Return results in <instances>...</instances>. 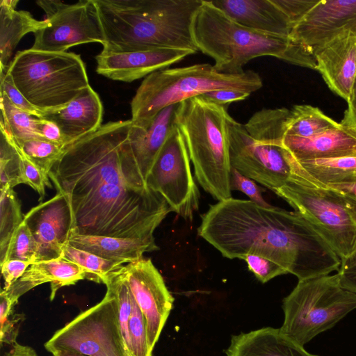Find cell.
Wrapping results in <instances>:
<instances>
[{
    "label": "cell",
    "instance_id": "cell-31",
    "mask_svg": "<svg viewBox=\"0 0 356 356\" xmlns=\"http://www.w3.org/2000/svg\"><path fill=\"white\" fill-rule=\"evenodd\" d=\"M21 204L13 188H1L0 264L3 262L15 232L24 220Z\"/></svg>",
    "mask_w": 356,
    "mask_h": 356
},
{
    "label": "cell",
    "instance_id": "cell-37",
    "mask_svg": "<svg viewBox=\"0 0 356 356\" xmlns=\"http://www.w3.org/2000/svg\"><path fill=\"white\" fill-rule=\"evenodd\" d=\"M15 148L20 156L24 184L34 189L39 194L40 200L42 201L45 196L46 186L51 187L49 175L33 164L16 147Z\"/></svg>",
    "mask_w": 356,
    "mask_h": 356
},
{
    "label": "cell",
    "instance_id": "cell-11",
    "mask_svg": "<svg viewBox=\"0 0 356 356\" xmlns=\"http://www.w3.org/2000/svg\"><path fill=\"white\" fill-rule=\"evenodd\" d=\"M49 352L65 350L86 356H125L115 296L107 288L104 298L57 330L44 343Z\"/></svg>",
    "mask_w": 356,
    "mask_h": 356
},
{
    "label": "cell",
    "instance_id": "cell-35",
    "mask_svg": "<svg viewBox=\"0 0 356 356\" xmlns=\"http://www.w3.org/2000/svg\"><path fill=\"white\" fill-rule=\"evenodd\" d=\"M129 352L133 356H152L149 348L145 316L135 299L128 323Z\"/></svg>",
    "mask_w": 356,
    "mask_h": 356
},
{
    "label": "cell",
    "instance_id": "cell-32",
    "mask_svg": "<svg viewBox=\"0 0 356 356\" xmlns=\"http://www.w3.org/2000/svg\"><path fill=\"white\" fill-rule=\"evenodd\" d=\"M9 138L29 161L48 175L66 147L40 138L20 140Z\"/></svg>",
    "mask_w": 356,
    "mask_h": 356
},
{
    "label": "cell",
    "instance_id": "cell-2",
    "mask_svg": "<svg viewBox=\"0 0 356 356\" xmlns=\"http://www.w3.org/2000/svg\"><path fill=\"white\" fill-rule=\"evenodd\" d=\"M198 235L228 259L246 254L266 257L298 280L338 271L341 259L297 211L250 200L229 199L202 216Z\"/></svg>",
    "mask_w": 356,
    "mask_h": 356
},
{
    "label": "cell",
    "instance_id": "cell-30",
    "mask_svg": "<svg viewBox=\"0 0 356 356\" xmlns=\"http://www.w3.org/2000/svg\"><path fill=\"white\" fill-rule=\"evenodd\" d=\"M62 259L81 267L86 272V279L103 284L111 273L119 270L124 264L122 261L104 259L68 243L63 248Z\"/></svg>",
    "mask_w": 356,
    "mask_h": 356
},
{
    "label": "cell",
    "instance_id": "cell-49",
    "mask_svg": "<svg viewBox=\"0 0 356 356\" xmlns=\"http://www.w3.org/2000/svg\"><path fill=\"white\" fill-rule=\"evenodd\" d=\"M50 353L52 354V356H86L74 352L60 349L51 350Z\"/></svg>",
    "mask_w": 356,
    "mask_h": 356
},
{
    "label": "cell",
    "instance_id": "cell-26",
    "mask_svg": "<svg viewBox=\"0 0 356 356\" xmlns=\"http://www.w3.org/2000/svg\"><path fill=\"white\" fill-rule=\"evenodd\" d=\"M18 0L0 2V72H5L20 40L27 33H35L47 26V19H35L26 10H17Z\"/></svg>",
    "mask_w": 356,
    "mask_h": 356
},
{
    "label": "cell",
    "instance_id": "cell-15",
    "mask_svg": "<svg viewBox=\"0 0 356 356\" xmlns=\"http://www.w3.org/2000/svg\"><path fill=\"white\" fill-rule=\"evenodd\" d=\"M346 31L356 33V0H319L293 26L289 37L313 54Z\"/></svg>",
    "mask_w": 356,
    "mask_h": 356
},
{
    "label": "cell",
    "instance_id": "cell-18",
    "mask_svg": "<svg viewBox=\"0 0 356 356\" xmlns=\"http://www.w3.org/2000/svg\"><path fill=\"white\" fill-rule=\"evenodd\" d=\"M313 55L316 70L330 89L347 102L356 77V33L346 31Z\"/></svg>",
    "mask_w": 356,
    "mask_h": 356
},
{
    "label": "cell",
    "instance_id": "cell-13",
    "mask_svg": "<svg viewBox=\"0 0 356 356\" xmlns=\"http://www.w3.org/2000/svg\"><path fill=\"white\" fill-rule=\"evenodd\" d=\"M172 211L191 220L199 207V191L192 176L184 138L177 125L160 150L146 180Z\"/></svg>",
    "mask_w": 356,
    "mask_h": 356
},
{
    "label": "cell",
    "instance_id": "cell-46",
    "mask_svg": "<svg viewBox=\"0 0 356 356\" xmlns=\"http://www.w3.org/2000/svg\"><path fill=\"white\" fill-rule=\"evenodd\" d=\"M24 319L23 314L13 312L5 320L0 321V341L12 346L17 343L16 338L22 321Z\"/></svg>",
    "mask_w": 356,
    "mask_h": 356
},
{
    "label": "cell",
    "instance_id": "cell-24",
    "mask_svg": "<svg viewBox=\"0 0 356 356\" xmlns=\"http://www.w3.org/2000/svg\"><path fill=\"white\" fill-rule=\"evenodd\" d=\"M227 356H316L284 335L280 328L265 327L233 335Z\"/></svg>",
    "mask_w": 356,
    "mask_h": 356
},
{
    "label": "cell",
    "instance_id": "cell-6",
    "mask_svg": "<svg viewBox=\"0 0 356 356\" xmlns=\"http://www.w3.org/2000/svg\"><path fill=\"white\" fill-rule=\"evenodd\" d=\"M289 115L284 107L263 108L243 124L228 114L232 168L272 191L284 186L293 173L289 153L282 144Z\"/></svg>",
    "mask_w": 356,
    "mask_h": 356
},
{
    "label": "cell",
    "instance_id": "cell-27",
    "mask_svg": "<svg viewBox=\"0 0 356 356\" xmlns=\"http://www.w3.org/2000/svg\"><path fill=\"white\" fill-rule=\"evenodd\" d=\"M293 171L320 186L356 181V156L296 161Z\"/></svg>",
    "mask_w": 356,
    "mask_h": 356
},
{
    "label": "cell",
    "instance_id": "cell-21",
    "mask_svg": "<svg viewBox=\"0 0 356 356\" xmlns=\"http://www.w3.org/2000/svg\"><path fill=\"white\" fill-rule=\"evenodd\" d=\"M282 144L296 161L356 156V131L339 123L311 138L284 135Z\"/></svg>",
    "mask_w": 356,
    "mask_h": 356
},
{
    "label": "cell",
    "instance_id": "cell-38",
    "mask_svg": "<svg viewBox=\"0 0 356 356\" xmlns=\"http://www.w3.org/2000/svg\"><path fill=\"white\" fill-rule=\"evenodd\" d=\"M0 90L18 108L37 118H42L44 113L33 106L15 86L10 76L5 71L0 72Z\"/></svg>",
    "mask_w": 356,
    "mask_h": 356
},
{
    "label": "cell",
    "instance_id": "cell-16",
    "mask_svg": "<svg viewBox=\"0 0 356 356\" xmlns=\"http://www.w3.org/2000/svg\"><path fill=\"white\" fill-rule=\"evenodd\" d=\"M24 220L36 245L35 262L60 259L73 227V217L67 197L57 193L51 199L33 207Z\"/></svg>",
    "mask_w": 356,
    "mask_h": 356
},
{
    "label": "cell",
    "instance_id": "cell-25",
    "mask_svg": "<svg viewBox=\"0 0 356 356\" xmlns=\"http://www.w3.org/2000/svg\"><path fill=\"white\" fill-rule=\"evenodd\" d=\"M67 243L106 259L128 264L143 257L147 252L158 250L155 240L85 236L71 233Z\"/></svg>",
    "mask_w": 356,
    "mask_h": 356
},
{
    "label": "cell",
    "instance_id": "cell-10",
    "mask_svg": "<svg viewBox=\"0 0 356 356\" xmlns=\"http://www.w3.org/2000/svg\"><path fill=\"white\" fill-rule=\"evenodd\" d=\"M273 191L309 222L341 260L356 249V224L330 190L293 171L288 181Z\"/></svg>",
    "mask_w": 356,
    "mask_h": 356
},
{
    "label": "cell",
    "instance_id": "cell-47",
    "mask_svg": "<svg viewBox=\"0 0 356 356\" xmlns=\"http://www.w3.org/2000/svg\"><path fill=\"white\" fill-rule=\"evenodd\" d=\"M347 102L348 108L344 112L343 118L340 124L356 131V77Z\"/></svg>",
    "mask_w": 356,
    "mask_h": 356
},
{
    "label": "cell",
    "instance_id": "cell-33",
    "mask_svg": "<svg viewBox=\"0 0 356 356\" xmlns=\"http://www.w3.org/2000/svg\"><path fill=\"white\" fill-rule=\"evenodd\" d=\"M24 184L21 159L15 145L5 132L1 130L0 186L1 188Z\"/></svg>",
    "mask_w": 356,
    "mask_h": 356
},
{
    "label": "cell",
    "instance_id": "cell-8",
    "mask_svg": "<svg viewBox=\"0 0 356 356\" xmlns=\"http://www.w3.org/2000/svg\"><path fill=\"white\" fill-rule=\"evenodd\" d=\"M6 72L26 99L44 113L64 108L90 86L83 60L73 52L20 51Z\"/></svg>",
    "mask_w": 356,
    "mask_h": 356
},
{
    "label": "cell",
    "instance_id": "cell-9",
    "mask_svg": "<svg viewBox=\"0 0 356 356\" xmlns=\"http://www.w3.org/2000/svg\"><path fill=\"white\" fill-rule=\"evenodd\" d=\"M355 309L356 293L343 289L337 274L298 280L283 299L284 318L280 328L304 347Z\"/></svg>",
    "mask_w": 356,
    "mask_h": 356
},
{
    "label": "cell",
    "instance_id": "cell-39",
    "mask_svg": "<svg viewBox=\"0 0 356 356\" xmlns=\"http://www.w3.org/2000/svg\"><path fill=\"white\" fill-rule=\"evenodd\" d=\"M230 186L232 191L236 190L243 193L250 198L249 200L259 206L264 207L272 206L264 199L260 188L254 180L241 175L232 168L231 170Z\"/></svg>",
    "mask_w": 356,
    "mask_h": 356
},
{
    "label": "cell",
    "instance_id": "cell-7",
    "mask_svg": "<svg viewBox=\"0 0 356 356\" xmlns=\"http://www.w3.org/2000/svg\"><path fill=\"white\" fill-rule=\"evenodd\" d=\"M262 86L260 76L252 70L229 74L209 63L163 69L142 81L131 102V120L133 124L145 127L164 108L206 92L232 88L252 93Z\"/></svg>",
    "mask_w": 356,
    "mask_h": 356
},
{
    "label": "cell",
    "instance_id": "cell-22",
    "mask_svg": "<svg viewBox=\"0 0 356 356\" xmlns=\"http://www.w3.org/2000/svg\"><path fill=\"white\" fill-rule=\"evenodd\" d=\"M179 104L164 108L145 127L131 124L129 142L145 181L160 150L176 126V111Z\"/></svg>",
    "mask_w": 356,
    "mask_h": 356
},
{
    "label": "cell",
    "instance_id": "cell-20",
    "mask_svg": "<svg viewBox=\"0 0 356 356\" xmlns=\"http://www.w3.org/2000/svg\"><path fill=\"white\" fill-rule=\"evenodd\" d=\"M103 106L98 94L89 86L64 108L45 113L54 122L67 145L97 131L102 124Z\"/></svg>",
    "mask_w": 356,
    "mask_h": 356
},
{
    "label": "cell",
    "instance_id": "cell-19",
    "mask_svg": "<svg viewBox=\"0 0 356 356\" xmlns=\"http://www.w3.org/2000/svg\"><path fill=\"white\" fill-rule=\"evenodd\" d=\"M232 19L247 28L289 36L293 26L273 0H212Z\"/></svg>",
    "mask_w": 356,
    "mask_h": 356
},
{
    "label": "cell",
    "instance_id": "cell-14",
    "mask_svg": "<svg viewBox=\"0 0 356 356\" xmlns=\"http://www.w3.org/2000/svg\"><path fill=\"white\" fill-rule=\"evenodd\" d=\"M120 271L142 311L149 348H154L172 308L174 298L150 259L123 265Z\"/></svg>",
    "mask_w": 356,
    "mask_h": 356
},
{
    "label": "cell",
    "instance_id": "cell-28",
    "mask_svg": "<svg viewBox=\"0 0 356 356\" xmlns=\"http://www.w3.org/2000/svg\"><path fill=\"white\" fill-rule=\"evenodd\" d=\"M339 123L325 115L318 108L310 105H295L290 110L285 135L311 138L335 128Z\"/></svg>",
    "mask_w": 356,
    "mask_h": 356
},
{
    "label": "cell",
    "instance_id": "cell-36",
    "mask_svg": "<svg viewBox=\"0 0 356 356\" xmlns=\"http://www.w3.org/2000/svg\"><path fill=\"white\" fill-rule=\"evenodd\" d=\"M241 259L246 262L248 269L261 283H266L277 276L288 273L276 262L259 255L246 254Z\"/></svg>",
    "mask_w": 356,
    "mask_h": 356
},
{
    "label": "cell",
    "instance_id": "cell-34",
    "mask_svg": "<svg viewBox=\"0 0 356 356\" xmlns=\"http://www.w3.org/2000/svg\"><path fill=\"white\" fill-rule=\"evenodd\" d=\"M36 254L37 245L35 238L23 220L11 238L5 258L0 264L12 259L34 263Z\"/></svg>",
    "mask_w": 356,
    "mask_h": 356
},
{
    "label": "cell",
    "instance_id": "cell-42",
    "mask_svg": "<svg viewBox=\"0 0 356 356\" xmlns=\"http://www.w3.org/2000/svg\"><path fill=\"white\" fill-rule=\"evenodd\" d=\"M337 275L343 289L356 293V249L341 260Z\"/></svg>",
    "mask_w": 356,
    "mask_h": 356
},
{
    "label": "cell",
    "instance_id": "cell-3",
    "mask_svg": "<svg viewBox=\"0 0 356 356\" xmlns=\"http://www.w3.org/2000/svg\"><path fill=\"white\" fill-rule=\"evenodd\" d=\"M105 51L177 49L198 51L193 37L203 0H95Z\"/></svg>",
    "mask_w": 356,
    "mask_h": 356
},
{
    "label": "cell",
    "instance_id": "cell-23",
    "mask_svg": "<svg viewBox=\"0 0 356 356\" xmlns=\"http://www.w3.org/2000/svg\"><path fill=\"white\" fill-rule=\"evenodd\" d=\"M83 279H86V272L81 267L60 258L33 263L8 289L3 290L17 302L18 299L31 289L49 282L50 300H53L60 288L74 284Z\"/></svg>",
    "mask_w": 356,
    "mask_h": 356
},
{
    "label": "cell",
    "instance_id": "cell-12",
    "mask_svg": "<svg viewBox=\"0 0 356 356\" xmlns=\"http://www.w3.org/2000/svg\"><path fill=\"white\" fill-rule=\"evenodd\" d=\"M49 25L35 34L33 49L65 52L72 47L105 42L98 8L95 0L65 3L55 0H39Z\"/></svg>",
    "mask_w": 356,
    "mask_h": 356
},
{
    "label": "cell",
    "instance_id": "cell-43",
    "mask_svg": "<svg viewBox=\"0 0 356 356\" xmlns=\"http://www.w3.org/2000/svg\"><path fill=\"white\" fill-rule=\"evenodd\" d=\"M250 94L245 90L223 88L206 92L199 97L212 103L225 106L232 102L243 101Z\"/></svg>",
    "mask_w": 356,
    "mask_h": 356
},
{
    "label": "cell",
    "instance_id": "cell-48",
    "mask_svg": "<svg viewBox=\"0 0 356 356\" xmlns=\"http://www.w3.org/2000/svg\"><path fill=\"white\" fill-rule=\"evenodd\" d=\"M4 356H38L35 351L30 346L15 343L13 348Z\"/></svg>",
    "mask_w": 356,
    "mask_h": 356
},
{
    "label": "cell",
    "instance_id": "cell-40",
    "mask_svg": "<svg viewBox=\"0 0 356 356\" xmlns=\"http://www.w3.org/2000/svg\"><path fill=\"white\" fill-rule=\"evenodd\" d=\"M341 201L352 220L356 224V181L329 184L325 186Z\"/></svg>",
    "mask_w": 356,
    "mask_h": 356
},
{
    "label": "cell",
    "instance_id": "cell-41",
    "mask_svg": "<svg viewBox=\"0 0 356 356\" xmlns=\"http://www.w3.org/2000/svg\"><path fill=\"white\" fill-rule=\"evenodd\" d=\"M319 0H273L294 26Z\"/></svg>",
    "mask_w": 356,
    "mask_h": 356
},
{
    "label": "cell",
    "instance_id": "cell-5",
    "mask_svg": "<svg viewBox=\"0 0 356 356\" xmlns=\"http://www.w3.org/2000/svg\"><path fill=\"white\" fill-rule=\"evenodd\" d=\"M228 114L225 106L199 96L179 103L176 111L196 179L218 202L232 197Z\"/></svg>",
    "mask_w": 356,
    "mask_h": 356
},
{
    "label": "cell",
    "instance_id": "cell-44",
    "mask_svg": "<svg viewBox=\"0 0 356 356\" xmlns=\"http://www.w3.org/2000/svg\"><path fill=\"white\" fill-rule=\"evenodd\" d=\"M35 129L41 138L63 146L67 145L60 129L54 122L44 118H36Z\"/></svg>",
    "mask_w": 356,
    "mask_h": 356
},
{
    "label": "cell",
    "instance_id": "cell-1",
    "mask_svg": "<svg viewBox=\"0 0 356 356\" xmlns=\"http://www.w3.org/2000/svg\"><path fill=\"white\" fill-rule=\"evenodd\" d=\"M131 124V119L102 124L67 145L50 171L69 202L71 233L155 240L172 211L140 172L129 138Z\"/></svg>",
    "mask_w": 356,
    "mask_h": 356
},
{
    "label": "cell",
    "instance_id": "cell-29",
    "mask_svg": "<svg viewBox=\"0 0 356 356\" xmlns=\"http://www.w3.org/2000/svg\"><path fill=\"white\" fill-rule=\"evenodd\" d=\"M0 97L1 110L0 129L15 140L41 138L35 129L37 117L17 108L1 90H0Z\"/></svg>",
    "mask_w": 356,
    "mask_h": 356
},
{
    "label": "cell",
    "instance_id": "cell-4",
    "mask_svg": "<svg viewBox=\"0 0 356 356\" xmlns=\"http://www.w3.org/2000/svg\"><path fill=\"white\" fill-rule=\"evenodd\" d=\"M192 32L197 50L213 59V67L222 73L241 74L247 63L261 56L316 70L314 55L289 36L243 26L209 0L197 11Z\"/></svg>",
    "mask_w": 356,
    "mask_h": 356
},
{
    "label": "cell",
    "instance_id": "cell-45",
    "mask_svg": "<svg viewBox=\"0 0 356 356\" xmlns=\"http://www.w3.org/2000/svg\"><path fill=\"white\" fill-rule=\"evenodd\" d=\"M33 263L21 260H8L1 264L4 280L3 290L8 289L19 280Z\"/></svg>",
    "mask_w": 356,
    "mask_h": 356
},
{
    "label": "cell",
    "instance_id": "cell-17",
    "mask_svg": "<svg viewBox=\"0 0 356 356\" xmlns=\"http://www.w3.org/2000/svg\"><path fill=\"white\" fill-rule=\"evenodd\" d=\"M193 53L177 49L129 51H102L95 56L96 72L114 81L130 83L165 69Z\"/></svg>",
    "mask_w": 356,
    "mask_h": 356
}]
</instances>
